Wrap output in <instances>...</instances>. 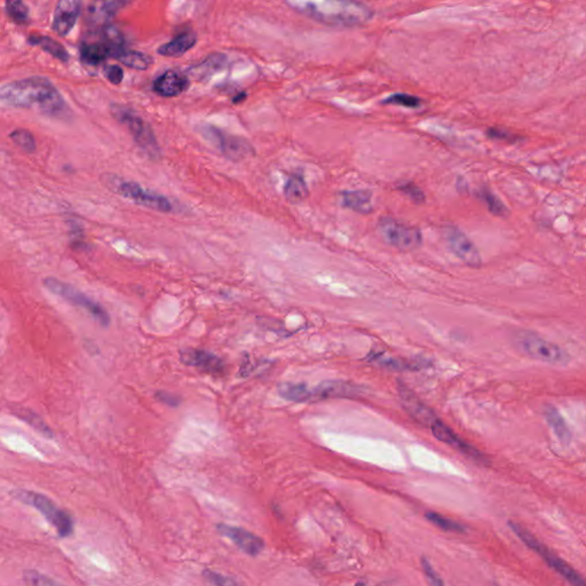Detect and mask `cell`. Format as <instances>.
Here are the masks:
<instances>
[{"label": "cell", "instance_id": "f546056e", "mask_svg": "<svg viewBox=\"0 0 586 586\" xmlns=\"http://www.w3.org/2000/svg\"><path fill=\"white\" fill-rule=\"evenodd\" d=\"M479 197L483 200V202H484V203H486L488 210H489V212H491L493 215H497V217H505V215L508 213L507 207L502 203V200H500L496 195H493V194L491 193V191H489V190H480Z\"/></svg>", "mask_w": 586, "mask_h": 586}, {"label": "cell", "instance_id": "277c9868", "mask_svg": "<svg viewBox=\"0 0 586 586\" xmlns=\"http://www.w3.org/2000/svg\"><path fill=\"white\" fill-rule=\"evenodd\" d=\"M111 113L119 123L128 128L134 139L135 143L143 150L150 159H157L161 156V148L156 139L155 133L152 131V126L140 117L137 113L123 107L119 104H114L111 107Z\"/></svg>", "mask_w": 586, "mask_h": 586}, {"label": "cell", "instance_id": "83f0119b", "mask_svg": "<svg viewBox=\"0 0 586 586\" xmlns=\"http://www.w3.org/2000/svg\"><path fill=\"white\" fill-rule=\"evenodd\" d=\"M13 414L18 416V418H20L21 421L30 425L32 427L37 430L40 434L44 435L46 438H53V431L49 428V425L46 424L45 421H43L42 418L39 417L38 414L34 411L27 409V408L18 407L13 410Z\"/></svg>", "mask_w": 586, "mask_h": 586}, {"label": "cell", "instance_id": "1f68e13d", "mask_svg": "<svg viewBox=\"0 0 586 586\" xmlns=\"http://www.w3.org/2000/svg\"><path fill=\"white\" fill-rule=\"evenodd\" d=\"M12 140L27 152H34L36 150V141L34 139V135L30 132L27 131L25 128H18L15 131L12 132Z\"/></svg>", "mask_w": 586, "mask_h": 586}, {"label": "cell", "instance_id": "7402d4cb", "mask_svg": "<svg viewBox=\"0 0 586 586\" xmlns=\"http://www.w3.org/2000/svg\"><path fill=\"white\" fill-rule=\"evenodd\" d=\"M113 58L118 60L124 66L135 70L149 69L154 62L152 56H149L148 54L138 52V51H132V49H126L125 46L118 49Z\"/></svg>", "mask_w": 586, "mask_h": 586}, {"label": "cell", "instance_id": "60d3db41", "mask_svg": "<svg viewBox=\"0 0 586 586\" xmlns=\"http://www.w3.org/2000/svg\"><path fill=\"white\" fill-rule=\"evenodd\" d=\"M156 397H157V399H159L162 403L166 404V406H169V407H178V406H179V397H174L172 394L166 393V392H159Z\"/></svg>", "mask_w": 586, "mask_h": 586}, {"label": "cell", "instance_id": "d6a6232c", "mask_svg": "<svg viewBox=\"0 0 586 586\" xmlns=\"http://www.w3.org/2000/svg\"><path fill=\"white\" fill-rule=\"evenodd\" d=\"M384 104H395V106L414 109V108L421 107V100L419 97L410 95V94L395 93L385 99Z\"/></svg>", "mask_w": 586, "mask_h": 586}, {"label": "cell", "instance_id": "9a60e30c", "mask_svg": "<svg viewBox=\"0 0 586 586\" xmlns=\"http://www.w3.org/2000/svg\"><path fill=\"white\" fill-rule=\"evenodd\" d=\"M180 360L187 366H194L205 373H213V375L224 373V361L220 358H218L215 354L207 351H202V349L181 351Z\"/></svg>", "mask_w": 586, "mask_h": 586}, {"label": "cell", "instance_id": "603a6c76", "mask_svg": "<svg viewBox=\"0 0 586 586\" xmlns=\"http://www.w3.org/2000/svg\"><path fill=\"white\" fill-rule=\"evenodd\" d=\"M123 6L125 3L119 1H107V3H95L89 8V19L95 25H106Z\"/></svg>", "mask_w": 586, "mask_h": 586}, {"label": "cell", "instance_id": "4dcf8cb0", "mask_svg": "<svg viewBox=\"0 0 586 586\" xmlns=\"http://www.w3.org/2000/svg\"><path fill=\"white\" fill-rule=\"evenodd\" d=\"M6 13L18 25H25L29 20V8L22 1H8Z\"/></svg>", "mask_w": 586, "mask_h": 586}, {"label": "cell", "instance_id": "ffe728a7", "mask_svg": "<svg viewBox=\"0 0 586 586\" xmlns=\"http://www.w3.org/2000/svg\"><path fill=\"white\" fill-rule=\"evenodd\" d=\"M197 42V37L194 32H183L176 36L172 40L166 43L159 49L161 56L167 58H179L185 53L193 49Z\"/></svg>", "mask_w": 586, "mask_h": 586}, {"label": "cell", "instance_id": "5b68a950", "mask_svg": "<svg viewBox=\"0 0 586 586\" xmlns=\"http://www.w3.org/2000/svg\"><path fill=\"white\" fill-rule=\"evenodd\" d=\"M510 527L528 548L536 552L552 569H554L555 572H559L562 577H565L572 586H585V582L578 572H575L567 562L563 561L551 550H548L546 546L541 544V541H538L537 538H535L527 529H524L522 526L515 522H510Z\"/></svg>", "mask_w": 586, "mask_h": 586}, {"label": "cell", "instance_id": "8992f818", "mask_svg": "<svg viewBox=\"0 0 586 586\" xmlns=\"http://www.w3.org/2000/svg\"><path fill=\"white\" fill-rule=\"evenodd\" d=\"M44 285L47 288L49 291L54 293L56 296H59V297L63 298L70 304L76 305V306H80V308L85 309L101 325L107 327L110 323L109 314L99 303L93 301L85 293L80 292V290H77L76 288H73L68 283L62 282V281L54 279V277H47V279H44Z\"/></svg>", "mask_w": 586, "mask_h": 586}, {"label": "cell", "instance_id": "9c48e42d", "mask_svg": "<svg viewBox=\"0 0 586 586\" xmlns=\"http://www.w3.org/2000/svg\"><path fill=\"white\" fill-rule=\"evenodd\" d=\"M200 132L205 139L212 142L220 150L226 159H231L233 162L243 161L255 154L253 147L245 139L222 131L215 126L204 125L203 128H200Z\"/></svg>", "mask_w": 586, "mask_h": 586}, {"label": "cell", "instance_id": "d6986e66", "mask_svg": "<svg viewBox=\"0 0 586 586\" xmlns=\"http://www.w3.org/2000/svg\"><path fill=\"white\" fill-rule=\"evenodd\" d=\"M312 400H325L330 397H354L358 393V388L351 384L342 382H328L320 386L311 388Z\"/></svg>", "mask_w": 586, "mask_h": 586}, {"label": "cell", "instance_id": "d4e9b609", "mask_svg": "<svg viewBox=\"0 0 586 586\" xmlns=\"http://www.w3.org/2000/svg\"><path fill=\"white\" fill-rule=\"evenodd\" d=\"M545 418L556 435L559 441L561 442L562 445H569V442L572 440V433L560 412L553 407H548L545 410Z\"/></svg>", "mask_w": 586, "mask_h": 586}, {"label": "cell", "instance_id": "cb8c5ba5", "mask_svg": "<svg viewBox=\"0 0 586 586\" xmlns=\"http://www.w3.org/2000/svg\"><path fill=\"white\" fill-rule=\"evenodd\" d=\"M28 40L32 45L39 46L40 49L62 62H67L69 60V53L63 47L62 44H60L56 39L51 38L49 36L32 35Z\"/></svg>", "mask_w": 586, "mask_h": 586}, {"label": "cell", "instance_id": "484cf974", "mask_svg": "<svg viewBox=\"0 0 586 586\" xmlns=\"http://www.w3.org/2000/svg\"><path fill=\"white\" fill-rule=\"evenodd\" d=\"M308 188L301 174L291 176L284 186V196L291 203H299L307 197Z\"/></svg>", "mask_w": 586, "mask_h": 586}, {"label": "cell", "instance_id": "6da1fadb", "mask_svg": "<svg viewBox=\"0 0 586 586\" xmlns=\"http://www.w3.org/2000/svg\"><path fill=\"white\" fill-rule=\"evenodd\" d=\"M0 101L8 107H38L46 114L59 115L65 110V100L45 77H29L15 80L0 89Z\"/></svg>", "mask_w": 586, "mask_h": 586}, {"label": "cell", "instance_id": "44dd1931", "mask_svg": "<svg viewBox=\"0 0 586 586\" xmlns=\"http://www.w3.org/2000/svg\"><path fill=\"white\" fill-rule=\"evenodd\" d=\"M342 207L359 213H371L373 210V194L368 190H349L342 191Z\"/></svg>", "mask_w": 586, "mask_h": 586}, {"label": "cell", "instance_id": "8d00e7d4", "mask_svg": "<svg viewBox=\"0 0 586 586\" xmlns=\"http://www.w3.org/2000/svg\"><path fill=\"white\" fill-rule=\"evenodd\" d=\"M487 135H488L489 138L493 139V140L510 142V143H514V142L519 141L521 139L520 137H517V135L514 134V133L508 131V130L500 128H489V130L487 131Z\"/></svg>", "mask_w": 586, "mask_h": 586}, {"label": "cell", "instance_id": "52a82bcc", "mask_svg": "<svg viewBox=\"0 0 586 586\" xmlns=\"http://www.w3.org/2000/svg\"><path fill=\"white\" fill-rule=\"evenodd\" d=\"M515 345L524 355L541 362L561 364L568 361V355L553 342L531 332L521 331L515 336Z\"/></svg>", "mask_w": 586, "mask_h": 586}, {"label": "cell", "instance_id": "e575fe53", "mask_svg": "<svg viewBox=\"0 0 586 586\" xmlns=\"http://www.w3.org/2000/svg\"><path fill=\"white\" fill-rule=\"evenodd\" d=\"M23 579L30 586H63L49 576L43 575L36 570H25Z\"/></svg>", "mask_w": 586, "mask_h": 586}, {"label": "cell", "instance_id": "74e56055", "mask_svg": "<svg viewBox=\"0 0 586 586\" xmlns=\"http://www.w3.org/2000/svg\"><path fill=\"white\" fill-rule=\"evenodd\" d=\"M399 189H400L402 193L406 194L411 200H414V203H424V193H423V190H421L419 187L416 186L414 183H402V185L399 187Z\"/></svg>", "mask_w": 586, "mask_h": 586}, {"label": "cell", "instance_id": "ba28073f", "mask_svg": "<svg viewBox=\"0 0 586 586\" xmlns=\"http://www.w3.org/2000/svg\"><path fill=\"white\" fill-rule=\"evenodd\" d=\"M378 231L387 244L401 251H412L423 243L419 229L402 224L393 218H382L378 224Z\"/></svg>", "mask_w": 586, "mask_h": 586}, {"label": "cell", "instance_id": "d590c367", "mask_svg": "<svg viewBox=\"0 0 586 586\" xmlns=\"http://www.w3.org/2000/svg\"><path fill=\"white\" fill-rule=\"evenodd\" d=\"M204 578L214 586H242L236 579L229 576L222 575L220 572H214L211 569H205L203 572Z\"/></svg>", "mask_w": 586, "mask_h": 586}, {"label": "cell", "instance_id": "8fae6325", "mask_svg": "<svg viewBox=\"0 0 586 586\" xmlns=\"http://www.w3.org/2000/svg\"><path fill=\"white\" fill-rule=\"evenodd\" d=\"M445 239L448 243L449 248L462 262H465L466 265L473 267V268L481 266L482 260H481V255H480L478 248L462 231H459L457 228H447Z\"/></svg>", "mask_w": 586, "mask_h": 586}, {"label": "cell", "instance_id": "ac0fdd59", "mask_svg": "<svg viewBox=\"0 0 586 586\" xmlns=\"http://www.w3.org/2000/svg\"><path fill=\"white\" fill-rule=\"evenodd\" d=\"M430 428L433 432L435 438L441 442H445V445H450L452 448H455L456 450H459V452L465 454L466 456L472 457V458L476 459V460H483L482 455L478 450L471 447L469 443L462 441L458 435L455 434L440 419H436Z\"/></svg>", "mask_w": 586, "mask_h": 586}, {"label": "cell", "instance_id": "f35d334b", "mask_svg": "<svg viewBox=\"0 0 586 586\" xmlns=\"http://www.w3.org/2000/svg\"><path fill=\"white\" fill-rule=\"evenodd\" d=\"M421 567H423V570H424L425 576H426V578H427L430 585L445 586V583H443V581L441 579V577L436 574L434 568L432 567L431 563H430V562H428L425 558L421 560Z\"/></svg>", "mask_w": 586, "mask_h": 586}, {"label": "cell", "instance_id": "30bf717a", "mask_svg": "<svg viewBox=\"0 0 586 586\" xmlns=\"http://www.w3.org/2000/svg\"><path fill=\"white\" fill-rule=\"evenodd\" d=\"M115 189L126 200H132L133 203L147 209L164 212V213L172 212L174 209L172 202L167 197L162 194L145 189V187L140 186L137 183L119 181L115 185Z\"/></svg>", "mask_w": 586, "mask_h": 586}, {"label": "cell", "instance_id": "4316f807", "mask_svg": "<svg viewBox=\"0 0 586 586\" xmlns=\"http://www.w3.org/2000/svg\"><path fill=\"white\" fill-rule=\"evenodd\" d=\"M279 393L283 399L292 402L312 401V390L305 384L286 383L279 385Z\"/></svg>", "mask_w": 586, "mask_h": 586}, {"label": "cell", "instance_id": "e0dca14e", "mask_svg": "<svg viewBox=\"0 0 586 586\" xmlns=\"http://www.w3.org/2000/svg\"><path fill=\"white\" fill-rule=\"evenodd\" d=\"M401 400L403 404L404 409L409 412L411 417L414 418V421H417L419 424L425 425L431 427L432 424L434 423L438 418L435 416L434 412L425 406L419 397H416L409 388L406 386H401L400 388Z\"/></svg>", "mask_w": 586, "mask_h": 586}, {"label": "cell", "instance_id": "b9f144b4", "mask_svg": "<svg viewBox=\"0 0 586 586\" xmlns=\"http://www.w3.org/2000/svg\"><path fill=\"white\" fill-rule=\"evenodd\" d=\"M244 99L245 94L241 93L239 94V95H237V97H234V101H233V102H234V104H238V102H242V101L244 100Z\"/></svg>", "mask_w": 586, "mask_h": 586}, {"label": "cell", "instance_id": "7c38bea8", "mask_svg": "<svg viewBox=\"0 0 586 586\" xmlns=\"http://www.w3.org/2000/svg\"><path fill=\"white\" fill-rule=\"evenodd\" d=\"M217 529L222 536L231 539L241 551L251 556H257L265 548V543L261 538L244 528L220 524H218Z\"/></svg>", "mask_w": 586, "mask_h": 586}, {"label": "cell", "instance_id": "f1b7e54d", "mask_svg": "<svg viewBox=\"0 0 586 586\" xmlns=\"http://www.w3.org/2000/svg\"><path fill=\"white\" fill-rule=\"evenodd\" d=\"M224 62H226V56H222V54H212L204 60L203 62L198 63L197 66L194 67L191 69V75H194L196 78L197 77L205 78V77L210 76L212 73L221 69L224 66Z\"/></svg>", "mask_w": 586, "mask_h": 586}, {"label": "cell", "instance_id": "3957f363", "mask_svg": "<svg viewBox=\"0 0 586 586\" xmlns=\"http://www.w3.org/2000/svg\"><path fill=\"white\" fill-rule=\"evenodd\" d=\"M12 496L21 503L32 506L38 510L45 517L46 520L56 528L60 537L66 538L71 536L73 532V520L69 513L60 508L49 497L42 493H35L32 490L15 489L12 491Z\"/></svg>", "mask_w": 586, "mask_h": 586}, {"label": "cell", "instance_id": "7a4b0ae2", "mask_svg": "<svg viewBox=\"0 0 586 586\" xmlns=\"http://www.w3.org/2000/svg\"><path fill=\"white\" fill-rule=\"evenodd\" d=\"M293 11L333 27H358L373 18V11L368 6L355 1H288Z\"/></svg>", "mask_w": 586, "mask_h": 586}, {"label": "cell", "instance_id": "2e32d148", "mask_svg": "<svg viewBox=\"0 0 586 586\" xmlns=\"http://www.w3.org/2000/svg\"><path fill=\"white\" fill-rule=\"evenodd\" d=\"M114 49L101 37H90L80 46V58L85 65L99 66L106 60L113 58Z\"/></svg>", "mask_w": 586, "mask_h": 586}, {"label": "cell", "instance_id": "4fadbf2b", "mask_svg": "<svg viewBox=\"0 0 586 586\" xmlns=\"http://www.w3.org/2000/svg\"><path fill=\"white\" fill-rule=\"evenodd\" d=\"M82 3L76 0H61L56 6L53 30L60 36H67L73 30L80 18Z\"/></svg>", "mask_w": 586, "mask_h": 586}, {"label": "cell", "instance_id": "836d02e7", "mask_svg": "<svg viewBox=\"0 0 586 586\" xmlns=\"http://www.w3.org/2000/svg\"><path fill=\"white\" fill-rule=\"evenodd\" d=\"M426 517L431 521L432 524L441 528L443 530L455 531V532H462L465 530V528L462 527V524H459L456 521L450 520L448 517H442L440 514L434 513V512H427Z\"/></svg>", "mask_w": 586, "mask_h": 586}, {"label": "cell", "instance_id": "5bb4252c", "mask_svg": "<svg viewBox=\"0 0 586 586\" xmlns=\"http://www.w3.org/2000/svg\"><path fill=\"white\" fill-rule=\"evenodd\" d=\"M189 87V78L178 70H167L156 78L152 90L163 97H174L183 94Z\"/></svg>", "mask_w": 586, "mask_h": 586}, {"label": "cell", "instance_id": "ab89813d", "mask_svg": "<svg viewBox=\"0 0 586 586\" xmlns=\"http://www.w3.org/2000/svg\"><path fill=\"white\" fill-rule=\"evenodd\" d=\"M104 76L111 84L118 85L124 80V71L119 66H108L104 69Z\"/></svg>", "mask_w": 586, "mask_h": 586}]
</instances>
